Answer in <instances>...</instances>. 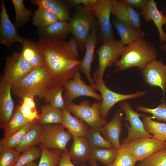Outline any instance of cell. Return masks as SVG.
Masks as SVG:
<instances>
[{
	"label": "cell",
	"mask_w": 166,
	"mask_h": 166,
	"mask_svg": "<svg viewBox=\"0 0 166 166\" xmlns=\"http://www.w3.org/2000/svg\"><path fill=\"white\" fill-rule=\"evenodd\" d=\"M99 33V24L96 20L93 25L86 42L84 57L78 68V70L84 74L91 85L94 84L91 75V65L94 58L95 49L98 39Z\"/></svg>",
	"instance_id": "obj_15"
},
{
	"label": "cell",
	"mask_w": 166,
	"mask_h": 166,
	"mask_svg": "<svg viewBox=\"0 0 166 166\" xmlns=\"http://www.w3.org/2000/svg\"><path fill=\"white\" fill-rule=\"evenodd\" d=\"M29 122L22 114L20 105L18 106L10 120L3 128L4 130L3 137L12 134Z\"/></svg>",
	"instance_id": "obj_30"
},
{
	"label": "cell",
	"mask_w": 166,
	"mask_h": 166,
	"mask_svg": "<svg viewBox=\"0 0 166 166\" xmlns=\"http://www.w3.org/2000/svg\"><path fill=\"white\" fill-rule=\"evenodd\" d=\"M137 109L139 111L151 114L153 118L166 122V102L164 100L154 109L148 108L142 106H138Z\"/></svg>",
	"instance_id": "obj_43"
},
{
	"label": "cell",
	"mask_w": 166,
	"mask_h": 166,
	"mask_svg": "<svg viewBox=\"0 0 166 166\" xmlns=\"http://www.w3.org/2000/svg\"><path fill=\"white\" fill-rule=\"evenodd\" d=\"M22 153L14 166H22L34 161L41 156L42 150L34 146Z\"/></svg>",
	"instance_id": "obj_42"
},
{
	"label": "cell",
	"mask_w": 166,
	"mask_h": 166,
	"mask_svg": "<svg viewBox=\"0 0 166 166\" xmlns=\"http://www.w3.org/2000/svg\"><path fill=\"white\" fill-rule=\"evenodd\" d=\"M157 55L155 47L144 38L125 46L121 58L114 65L117 68V71L134 67L142 70L156 59Z\"/></svg>",
	"instance_id": "obj_3"
},
{
	"label": "cell",
	"mask_w": 166,
	"mask_h": 166,
	"mask_svg": "<svg viewBox=\"0 0 166 166\" xmlns=\"http://www.w3.org/2000/svg\"><path fill=\"white\" fill-rule=\"evenodd\" d=\"M139 166H166V151H158L140 161Z\"/></svg>",
	"instance_id": "obj_41"
},
{
	"label": "cell",
	"mask_w": 166,
	"mask_h": 166,
	"mask_svg": "<svg viewBox=\"0 0 166 166\" xmlns=\"http://www.w3.org/2000/svg\"><path fill=\"white\" fill-rule=\"evenodd\" d=\"M42 131V126L38 122L34 123L15 149L21 153L35 146L39 143Z\"/></svg>",
	"instance_id": "obj_27"
},
{
	"label": "cell",
	"mask_w": 166,
	"mask_h": 166,
	"mask_svg": "<svg viewBox=\"0 0 166 166\" xmlns=\"http://www.w3.org/2000/svg\"><path fill=\"white\" fill-rule=\"evenodd\" d=\"M73 138L71 134L61 124L42 126L39 143L40 146L49 149H56L63 151L66 148L69 141Z\"/></svg>",
	"instance_id": "obj_7"
},
{
	"label": "cell",
	"mask_w": 166,
	"mask_h": 166,
	"mask_svg": "<svg viewBox=\"0 0 166 166\" xmlns=\"http://www.w3.org/2000/svg\"><path fill=\"white\" fill-rule=\"evenodd\" d=\"M119 106L120 109L125 114L124 120L128 121L130 124V126L128 124L125 125L128 130V135L122 143H125L139 138L153 137L152 134L146 131L143 122L140 119V116L143 117L144 115L135 111L126 100L120 102Z\"/></svg>",
	"instance_id": "obj_10"
},
{
	"label": "cell",
	"mask_w": 166,
	"mask_h": 166,
	"mask_svg": "<svg viewBox=\"0 0 166 166\" xmlns=\"http://www.w3.org/2000/svg\"><path fill=\"white\" fill-rule=\"evenodd\" d=\"M41 113L38 121L40 125L61 124L63 117L62 109L48 104L41 106Z\"/></svg>",
	"instance_id": "obj_28"
},
{
	"label": "cell",
	"mask_w": 166,
	"mask_h": 166,
	"mask_svg": "<svg viewBox=\"0 0 166 166\" xmlns=\"http://www.w3.org/2000/svg\"><path fill=\"white\" fill-rule=\"evenodd\" d=\"M34 69L21 53L15 52L7 58L2 77L12 86L28 75Z\"/></svg>",
	"instance_id": "obj_11"
},
{
	"label": "cell",
	"mask_w": 166,
	"mask_h": 166,
	"mask_svg": "<svg viewBox=\"0 0 166 166\" xmlns=\"http://www.w3.org/2000/svg\"><path fill=\"white\" fill-rule=\"evenodd\" d=\"M55 85L45 67L34 68L28 75L11 86L13 93L22 99L27 96L43 98L46 93Z\"/></svg>",
	"instance_id": "obj_2"
},
{
	"label": "cell",
	"mask_w": 166,
	"mask_h": 166,
	"mask_svg": "<svg viewBox=\"0 0 166 166\" xmlns=\"http://www.w3.org/2000/svg\"><path fill=\"white\" fill-rule=\"evenodd\" d=\"M73 143L70 150L69 155L74 164L85 165L89 160L91 148L85 137L73 138Z\"/></svg>",
	"instance_id": "obj_21"
},
{
	"label": "cell",
	"mask_w": 166,
	"mask_h": 166,
	"mask_svg": "<svg viewBox=\"0 0 166 166\" xmlns=\"http://www.w3.org/2000/svg\"><path fill=\"white\" fill-rule=\"evenodd\" d=\"M35 122H29L12 134L3 137L0 140V148L15 149Z\"/></svg>",
	"instance_id": "obj_33"
},
{
	"label": "cell",
	"mask_w": 166,
	"mask_h": 166,
	"mask_svg": "<svg viewBox=\"0 0 166 166\" xmlns=\"http://www.w3.org/2000/svg\"><path fill=\"white\" fill-rule=\"evenodd\" d=\"M69 32V22L59 20L43 28L39 29L41 38L61 39Z\"/></svg>",
	"instance_id": "obj_25"
},
{
	"label": "cell",
	"mask_w": 166,
	"mask_h": 166,
	"mask_svg": "<svg viewBox=\"0 0 166 166\" xmlns=\"http://www.w3.org/2000/svg\"><path fill=\"white\" fill-rule=\"evenodd\" d=\"M63 87V97L65 103L73 102L74 99L83 96L90 97L98 101L102 100L101 96L81 79L78 70L72 78L65 83Z\"/></svg>",
	"instance_id": "obj_13"
},
{
	"label": "cell",
	"mask_w": 166,
	"mask_h": 166,
	"mask_svg": "<svg viewBox=\"0 0 166 166\" xmlns=\"http://www.w3.org/2000/svg\"><path fill=\"white\" fill-rule=\"evenodd\" d=\"M22 166H38V165L34 161H33L25 164Z\"/></svg>",
	"instance_id": "obj_48"
},
{
	"label": "cell",
	"mask_w": 166,
	"mask_h": 166,
	"mask_svg": "<svg viewBox=\"0 0 166 166\" xmlns=\"http://www.w3.org/2000/svg\"><path fill=\"white\" fill-rule=\"evenodd\" d=\"M165 150H166V148H165Z\"/></svg>",
	"instance_id": "obj_51"
},
{
	"label": "cell",
	"mask_w": 166,
	"mask_h": 166,
	"mask_svg": "<svg viewBox=\"0 0 166 166\" xmlns=\"http://www.w3.org/2000/svg\"><path fill=\"white\" fill-rule=\"evenodd\" d=\"M111 14L118 21L133 27L140 29V13L121 0H113Z\"/></svg>",
	"instance_id": "obj_16"
},
{
	"label": "cell",
	"mask_w": 166,
	"mask_h": 166,
	"mask_svg": "<svg viewBox=\"0 0 166 166\" xmlns=\"http://www.w3.org/2000/svg\"><path fill=\"white\" fill-rule=\"evenodd\" d=\"M112 22L119 34L120 40L124 45L144 38L145 33L140 29L136 28L113 19Z\"/></svg>",
	"instance_id": "obj_24"
},
{
	"label": "cell",
	"mask_w": 166,
	"mask_h": 166,
	"mask_svg": "<svg viewBox=\"0 0 166 166\" xmlns=\"http://www.w3.org/2000/svg\"><path fill=\"white\" fill-rule=\"evenodd\" d=\"M90 164L92 166H98L96 163L97 162L93 161H89Z\"/></svg>",
	"instance_id": "obj_50"
},
{
	"label": "cell",
	"mask_w": 166,
	"mask_h": 166,
	"mask_svg": "<svg viewBox=\"0 0 166 166\" xmlns=\"http://www.w3.org/2000/svg\"><path fill=\"white\" fill-rule=\"evenodd\" d=\"M33 24L39 29L48 26L59 20L57 16L51 11L38 7L33 15Z\"/></svg>",
	"instance_id": "obj_31"
},
{
	"label": "cell",
	"mask_w": 166,
	"mask_h": 166,
	"mask_svg": "<svg viewBox=\"0 0 166 166\" xmlns=\"http://www.w3.org/2000/svg\"><path fill=\"white\" fill-rule=\"evenodd\" d=\"M125 46L121 41L113 39L102 44L98 48V66L95 70L103 77L106 69L115 63L121 56Z\"/></svg>",
	"instance_id": "obj_12"
},
{
	"label": "cell",
	"mask_w": 166,
	"mask_h": 166,
	"mask_svg": "<svg viewBox=\"0 0 166 166\" xmlns=\"http://www.w3.org/2000/svg\"><path fill=\"white\" fill-rule=\"evenodd\" d=\"M63 112L61 124L72 135L73 137H86L88 126L82 120L72 116L70 112L65 107L62 109Z\"/></svg>",
	"instance_id": "obj_22"
},
{
	"label": "cell",
	"mask_w": 166,
	"mask_h": 166,
	"mask_svg": "<svg viewBox=\"0 0 166 166\" xmlns=\"http://www.w3.org/2000/svg\"><path fill=\"white\" fill-rule=\"evenodd\" d=\"M94 84L90 86L95 90L99 91L102 97L100 106L101 117L105 119L111 108L116 104L127 100L141 97L146 94L145 91H137L132 94H125L114 92L107 87L98 73L96 70L93 73Z\"/></svg>",
	"instance_id": "obj_5"
},
{
	"label": "cell",
	"mask_w": 166,
	"mask_h": 166,
	"mask_svg": "<svg viewBox=\"0 0 166 166\" xmlns=\"http://www.w3.org/2000/svg\"><path fill=\"white\" fill-rule=\"evenodd\" d=\"M64 87L55 85L45 94L43 98L51 105L62 109L65 105L63 97Z\"/></svg>",
	"instance_id": "obj_37"
},
{
	"label": "cell",
	"mask_w": 166,
	"mask_h": 166,
	"mask_svg": "<svg viewBox=\"0 0 166 166\" xmlns=\"http://www.w3.org/2000/svg\"><path fill=\"white\" fill-rule=\"evenodd\" d=\"M96 1V0H68L66 2L70 5L75 7L82 4L85 7L91 8Z\"/></svg>",
	"instance_id": "obj_46"
},
{
	"label": "cell",
	"mask_w": 166,
	"mask_h": 166,
	"mask_svg": "<svg viewBox=\"0 0 166 166\" xmlns=\"http://www.w3.org/2000/svg\"><path fill=\"white\" fill-rule=\"evenodd\" d=\"M125 3L133 8L142 9L146 5L148 0H121Z\"/></svg>",
	"instance_id": "obj_47"
},
{
	"label": "cell",
	"mask_w": 166,
	"mask_h": 166,
	"mask_svg": "<svg viewBox=\"0 0 166 166\" xmlns=\"http://www.w3.org/2000/svg\"><path fill=\"white\" fill-rule=\"evenodd\" d=\"M40 147L42 153L38 166H57L62 151L56 149H49L43 146Z\"/></svg>",
	"instance_id": "obj_35"
},
{
	"label": "cell",
	"mask_w": 166,
	"mask_h": 166,
	"mask_svg": "<svg viewBox=\"0 0 166 166\" xmlns=\"http://www.w3.org/2000/svg\"><path fill=\"white\" fill-rule=\"evenodd\" d=\"M34 98V97L31 96L24 97L22 99V103L20 105L22 114L30 122H37L40 117Z\"/></svg>",
	"instance_id": "obj_34"
},
{
	"label": "cell",
	"mask_w": 166,
	"mask_h": 166,
	"mask_svg": "<svg viewBox=\"0 0 166 166\" xmlns=\"http://www.w3.org/2000/svg\"><path fill=\"white\" fill-rule=\"evenodd\" d=\"M31 1L34 5L46 8L54 13L60 21L68 22L71 19L68 9L60 1L55 0H33Z\"/></svg>",
	"instance_id": "obj_26"
},
{
	"label": "cell",
	"mask_w": 166,
	"mask_h": 166,
	"mask_svg": "<svg viewBox=\"0 0 166 166\" xmlns=\"http://www.w3.org/2000/svg\"><path fill=\"white\" fill-rule=\"evenodd\" d=\"M44 66L55 85L63 87L74 76L81 61L68 51L66 42L61 39L41 38L38 42Z\"/></svg>",
	"instance_id": "obj_1"
},
{
	"label": "cell",
	"mask_w": 166,
	"mask_h": 166,
	"mask_svg": "<svg viewBox=\"0 0 166 166\" xmlns=\"http://www.w3.org/2000/svg\"><path fill=\"white\" fill-rule=\"evenodd\" d=\"M118 150L111 148H91L89 161H99L110 166L115 159Z\"/></svg>",
	"instance_id": "obj_29"
},
{
	"label": "cell",
	"mask_w": 166,
	"mask_h": 166,
	"mask_svg": "<svg viewBox=\"0 0 166 166\" xmlns=\"http://www.w3.org/2000/svg\"><path fill=\"white\" fill-rule=\"evenodd\" d=\"M90 7L79 5L69 22V32L76 40L78 49L84 52L93 25L96 21Z\"/></svg>",
	"instance_id": "obj_4"
},
{
	"label": "cell",
	"mask_w": 166,
	"mask_h": 166,
	"mask_svg": "<svg viewBox=\"0 0 166 166\" xmlns=\"http://www.w3.org/2000/svg\"><path fill=\"white\" fill-rule=\"evenodd\" d=\"M101 131L92 129L89 126L86 137L91 148H111L110 142L101 135Z\"/></svg>",
	"instance_id": "obj_36"
},
{
	"label": "cell",
	"mask_w": 166,
	"mask_h": 166,
	"mask_svg": "<svg viewBox=\"0 0 166 166\" xmlns=\"http://www.w3.org/2000/svg\"><path fill=\"white\" fill-rule=\"evenodd\" d=\"M100 105V102L90 104L89 101L84 100L78 105L73 102L65 103V107L75 117L83 121L91 128L101 131L107 122L101 116Z\"/></svg>",
	"instance_id": "obj_6"
},
{
	"label": "cell",
	"mask_w": 166,
	"mask_h": 166,
	"mask_svg": "<svg viewBox=\"0 0 166 166\" xmlns=\"http://www.w3.org/2000/svg\"><path fill=\"white\" fill-rule=\"evenodd\" d=\"M161 49L164 51H166V44H164L160 47Z\"/></svg>",
	"instance_id": "obj_49"
},
{
	"label": "cell",
	"mask_w": 166,
	"mask_h": 166,
	"mask_svg": "<svg viewBox=\"0 0 166 166\" xmlns=\"http://www.w3.org/2000/svg\"><path fill=\"white\" fill-rule=\"evenodd\" d=\"M141 74L146 83L151 87L158 86L164 95L166 89V65L161 60L155 59L141 70Z\"/></svg>",
	"instance_id": "obj_14"
},
{
	"label": "cell",
	"mask_w": 166,
	"mask_h": 166,
	"mask_svg": "<svg viewBox=\"0 0 166 166\" xmlns=\"http://www.w3.org/2000/svg\"><path fill=\"white\" fill-rule=\"evenodd\" d=\"M20 155L15 149L0 148V166H14Z\"/></svg>",
	"instance_id": "obj_40"
},
{
	"label": "cell",
	"mask_w": 166,
	"mask_h": 166,
	"mask_svg": "<svg viewBox=\"0 0 166 166\" xmlns=\"http://www.w3.org/2000/svg\"><path fill=\"white\" fill-rule=\"evenodd\" d=\"M143 122L146 131L153 137L158 140L166 141V124L153 120L152 117L143 116Z\"/></svg>",
	"instance_id": "obj_32"
},
{
	"label": "cell",
	"mask_w": 166,
	"mask_h": 166,
	"mask_svg": "<svg viewBox=\"0 0 166 166\" xmlns=\"http://www.w3.org/2000/svg\"><path fill=\"white\" fill-rule=\"evenodd\" d=\"M0 17V43L7 47H10L14 42L22 44L24 38L19 35L15 26L10 21L3 0L1 1Z\"/></svg>",
	"instance_id": "obj_17"
},
{
	"label": "cell",
	"mask_w": 166,
	"mask_h": 166,
	"mask_svg": "<svg viewBox=\"0 0 166 166\" xmlns=\"http://www.w3.org/2000/svg\"><path fill=\"white\" fill-rule=\"evenodd\" d=\"M136 161L121 143L115 159L110 166H134Z\"/></svg>",
	"instance_id": "obj_39"
},
{
	"label": "cell",
	"mask_w": 166,
	"mask_h": 166,
	"mask_svg": "<svg viewBox=\"0 0 166 166\" xmlns=\"http://www.w3.org/2000/svg\"><path fill=\"white\" fill-rule=\"evenodd\" d=\"M57 166H75L71 160L69 151L67 148L62 152L60 160Z\"/></svg>",
	"instance_id": "obj_45"
},
{
	"label": "cell",
	"mask_w": 166,
	"mask_h": 166,
	"mask_svg": "<svg viewBox=\"0 0 166 166\" xmlns=\"http://www.w3.org/2000/svg\"><path fill=\"white\" fill-rule=\"evenodd\" d=\"M123 116L122 110L118 109L111 121L107 123L101 131V134L110 142L113 147L117 150L120 148L121 145L120 137L122 131Z\"/></svg>",
	"instance_id": "obj_20"
},
{
	"label": "cell",
	"mask_w": 166,
	"mask_h": 166,
	"mask_svg": "<svg viewBox=\"0 0 166 166\" xmlns=\"http://www.w3.org/2000/svg\"><path fill=\"white\" fill-rule=\"evenodd\" d=\"M11 86L1 78L0 83V123L3 128L11 118L14 111V102L11 96Z\"/></svg>",
	"instance_id": "obj_18"
},
{
	"label": "cell",
	"mask_w": 166,
	"mask_h": 166,
	"mask_svg": "<svg viewBox=\"0 0 166 166\" xmlns=\"http://www.w3.org/2000/svg\"><path fill=\"white\" fill-rule=\"evenodd\" d=\"M66 45L69 52L74 57H77L79 55L78 46L75 38L72 35L68 42H66Z\"/></svg>",
	"instance_id": "obj_44"
},
{
	"label": "cell",
	"mask_w": 166,
	"mask_h": 166,
	"mask_svg": "<svg viewBox=\"0 0 166 166\" xmlns=\"http://www.w3.org/2000/svg\"><path fill=\"white\" fill-rule=\"evenodd\" d=\"M15 12V24L18 26H21L26 24L30 19L32 13L27 9L23 0L11 1Z\"/></svg>",
	"instance_id": "obj_38"
},
{
	"label": "cell",
	"mask_w": 166,
	"mask_h": 166,
	"mask_svg": "<svg viewBox=\"0 0 166 166\" xmlns=\"http://www.w3.org/2000/svg\"><path fill=\"white\" fill-rule=\"evenodd\" d=\"M122 143L136 160L140 161L166 147V141L153 137L139 138Z\"/></svg>",
	"instance_id": "obj_9"
},
{
	"label": "cell",
	"mask_w": 166,
	"mask_h": 166,
	"mask_svg": "<svg viewBox=\"0 0 166 166\" xmlns=\"http://www.w3.org/2000/svg\"><path fill=\"white\" fill-rule=\"evenodd\" d=\"M113 0H96L91 7L99 25L98 40L103 43L114 39L110 17Z\"/></svg>",
	"instance_id": "obj_8"
},
{
	"label": "cell",
	"mask_w": 166,
	"mask_h": 166,
	"mask_svg": "<svg viewBox=\"0 0 166 166\" xmlns=\"http://www.w3.org/2000/svg\"><path fill=\"white\" fill-rule=\"evenodd\" d=\"M21 53L34 68L44 66L43 57L38 44L24 38Z\"/></svg>",
	"instance_id": "obj_23"
},
{
	"label": "cell",
	"mask_w": 166,
	"mask_h": 166,
	"mask_svg": "<svg viewBox=\"0 0 166 166\" xmlns=\"http://www.w3.org/2000/svg\"><path fill=\"white\" fill-rule=\"evenodd\" d=\"M140 14L146 21H153L158 30L160 42H166V33L163 29V25L166 24V17L158 9L156 2L154 0H148Z\"/></svg>",
	"instance_id": "obj_19"
}]
</instances>
